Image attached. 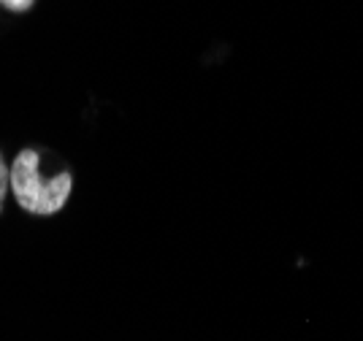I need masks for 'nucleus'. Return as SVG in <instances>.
Segmentation results:
<instances>
[{"instance_id":"obj_3","label":"nucleus","mask_w":363,"mask_h":341,"mask_svg":"<svg viewBox=\"0 0 363 341\" xmlns=\"http://www.w3.org/2000/svg\"><path fill=\"white\" fill-rule=\"evenodd\" d=\"M9 190H11V184H9V163H6V155L0 149V214H3V206H6Z\"/></svg>"},{"instance_id":"obj_1","label":"nucleus","mask_w":363,"mask_h":341,"mask_svg":"<svg viewBox=\"0 0 363 341\" xmlns=\"http://www.w3.org/2000/svg\"><path fill=\"white\" fill-rule=\"evenodd\" d=\"M9 184L16 206L33 217H52L65 208L71 190H74V174L60 171L55 177L44 179L41 174V155L35 149H22L9 165Z\"/></svg>"},{"instance_id":"obj_2","label":"nucleus","mask_w":363,"mask_h":341,"mask_svg":"<svg viewBox=\"0 0 363 341\" xmlns=\"http://www.w3.org/2000/svg\"><path fill=\"white\" fill-rule=\"evenodd\" d=\"M35 6H38V0H0V11H6L11 16L30 14Z\"/></svg>"}]
</instances>
